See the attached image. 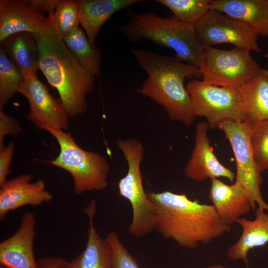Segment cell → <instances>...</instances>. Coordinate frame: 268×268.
Listing matches in <instances>:
<instances>
[{"mask_svg": "<svg viewBox=\"0 0 268 268\" xmlns=\"http://www.w3.org/2000/svg\"><path fill=\"white\" fill-rule=\"evenodd\" d=\"M147 195L157 209L154 230L182 247L196 248L199 243H210L231 230L213 205L191 200L185 194L165 191Z\"/></svg>", "mask_w": 268, "mask_h": 268, "instance_id": "cell-1", "label": "cell"}, {"mask_svg": "<svg viewBox=\"0 0 268 268\" xmlns=\"http://www.w3.org/2000/svg\"><path fill=\"white\" fill-rule=\"evenodd\" d=\"M130 52L147 74L137 92L162 106L170 120L190 126L196 116L184 82L185 79L202 77L201 69L181 62L175 56L134 47Z\"/></svg>", "mask_w": 268, "mask_h": 268, "instance_id": "cell-2", "label": "cell"}, {"mask_svg": "<svg viewBox=\"0 0 268 268\" xmlns=\"http://www.w3.org/2000/svg\"><path fill=\"white\" fill-rule=\"evenodd\" d=\"M35 36L38 46V66L49 83L58 91L68 118L85 113L86 97L95 76L85 69L64 40L54 31Z\"/></svg>", "mask_w": 268, "mask_h": 268, "instance_id": "cell-3", "label": "cell"}, {"mask_svg": "<svg viewBox=\"0 0 268 268\" xmlns=\"http://www.w3.org/2000/svg\"><path fill=\"white\" fill-rule=\"evenodd\" d=\"M116 27L132 43L149 40L174 50L175 57L182 62L199 68L202 66L203 45L198 38L195 24L149 12L132 13L125 24Z\"/></svg>", "mask_w": 268, "mask_h": 268, "instance_id": "cell-4", "label": "cell"}, {"mask_svg": "<svg viewBox=\"0 0 268 268\" xmlns=\"http://www.w3.org/2000/svg\"><path fill=\"white\" fill-rule=\"evenodd\" d=\"M40 129L49 132L59 143V154L49 163L71 175L76 194L100 191L107 188L110 165L104 155L85 150L76 143L69 133L62 129L48 126Z\"/></svg>", "mask_w": 268, "mask_h": 268, "instance_id": "cell-5", "label": "cell"}, {"mask_svg": "<svg viewBox=\"0 0 268 268\" xmlns=\"http://www.w3.org/2000/svg\"><path fill=\"white\" fill-rule=\"evenodd\" d=\"M117 146L128 164L126 175L118 182L119 195L131 203L133 215L129 227L130 234L139 238L154 230L157 212L155 205L144 189L141 172L144 148L137 138L119 139Z\"/></svg>", "mask_w": 268, "mask_h": 268, "instance_id": "cell-6", "label": "cell"}, {"mask_svg": "<svg viewBox=\"0 0 268 268\" xmlns=\"http://www.w3.org/2000/svg\"><path fill=\"white\" fill-rule=\"evenodd\" d=\"M202 80L210 84L239 90L254 80L261 69L250 51L234 47L222 50L203 46Z\"/></svg>", "mask_w": 268, "mask_h": 268, "instance_id": "cell-7", "label": "cell"}, {"mask_svg": "<svg viewBox=\"0 0 268 268\" xmlns=\"http://www.w3.org/2000/svg\"><path fill=\"white\" fill-rule=\"evenodd\" d=\"M186 89L195 116L205 117L209 129L214 130L219 123L226 120L243 122L247 120L239 90L210 84L198 79L189 82Z\"/></svg>", "mask_w": 268, "mask_h": 268, "instance_id": "cell-8", "label": "cell"}, {"mask_svg": "<svg viewBox=\"0 0 268 268\" xmlns=\"http://www.w3.org/2000/svg\"><path fill=\"white\" fill-rule=\"evenodd\" d=\"M217 128L224 132L235 156V182L248 194L253 210L256 209L257 203L259 208L268 211V204L264 200L260 190L262 175L257 169L251 145V122L226 120L219 123Z\"/></svg>", "mask_w": 268, "mask_h": 268, "instance_id": "cell-9", "label": "cell"}, {"mask_svg": "<svg viewBox=\"0 0 268 268\" xmlns=\"http://www.w3.org/2000/svg\"><path fill=\"white\" fill-rule=\"evenodd\" d=\"M203 46L228 43L235 47L260 52L259 34L247 23L220 11L210 9L195 24Z\"/></svg>", "mask_w": 268, "mask_h": 268, "instance_id": "cell-10", "label": "cell"}, {"mask_svg": "<svg viewBox=\"0 0 268 268\" xmlns=\"http://www.w3.org/2000/svg\"><path fill=\"white\" fill-rule=\"evenodd\" d=\"M24 77L18 93L27 99L29 104L27 119L39 129L45 126L66 129L68 117L60 99L53 97L36 74Z\"/></svg>", "mask_w": 268, "mask_h": 268, "instance_id": "cell-11", "label": "cell"}, {"mask_svg": "<svg viewBox=\"0 0 268 268\" xmlns=\"http://www.w3.org/2000/svg\"><path fill=\"white\" fill-rule=\"evenodd\" d=\"M208 129V124L204 122L197 125L194 147L185 166V174L189 179L198 182L223 177L233 182L236 175L214 154L207 136Z\"/></svg>", "mask_w": 268, "mask_h": 268, "instance_id": "cell-12", "label": "cell"}, {"mask_svg": "<svg viewBox=\"0 0 268 268\" xmlns=\"http://www.w3.org/2000/svg\"><path fill=\"white\" fill-rule=\"evenodd\" d=\"M36 220L25 212L18 230L0 243V264L6 268H38L34 253Z\"/></svg>", "mask_w": 268, "mask_h": 268, "instance_id": "cell-13", "label": "cell"}, {"mask_svg": "<svg viewBox=\"0 0 268 268\" xmlns=\"http://www.w3.org/2000/svg\"><path fill=\"white\" fill-rule=\"evenodd\" d=\"M49 31L54 32L49 18L35 11L22 0H0V43L17 33L37 34Z\"/></svg>", "mask_w": 268, "mask_h": 268, "instance_id": "cell-14", "label": "cell"}, {"mask_svg": "<svg viewBox=\"0 0 268 268\" xmlns=\"http://www.w3.org/2000/svg\"><path fill=\"white\" fill-rule=\"evenodd\" d=\"M30 174H22L7 180L0 189V219L10 211L26 205L37 206L50 202L53 197L41 180L31 182Z\"/></svg>", "mask_w": 268, "mask_h": 268, "instance_id": "cell-15", "label": "cell"}, {"mask_svg": "<svg viewBox=\"0 0 268 268\" xmlns=\"http://www.w3.org/2000/svg\"><path fill=\"white\" fill-rule=\"evenodd\" d=\"M210 180L208 198L224 223L231 226L253 210L248 194L239 183L228 185L218 178Z\"/></svg>", "mask_w": 268, "mask_h": 268, "instance_id": "cell-16", "label": "cell"}, {"mask_svg": "<svg viewBox=\"0 0 268 268\" xmlns=\"http://www.w3.org/2000/svg\"><path fill=\"white\" fill-rule=\"evenodd\" d=\"M96 202L92 200L85 208L88 217L87 240L83 251L76 258L67 261L60 268H112L110 246L98 233L94 225Z\"/></svg>", "mask_w": 268, "mask_h": 268, "instance_id": "cell-17", "label": "cell"}, {"mask_svg": "<svg viewBox=\"0 0 268 268\" xmlns=\"http://www.w3.org/2000/svg\"><path fill=\"white\" fill-rule=\"evenodd\" d=\"M142 0H78L79 23L89 42L96 47L95 39L104 23L118 11L143 2Z\"/></svg>", "mask_w": 268, "mask_h": 268, "instance_id": "cell-18", "label": "cell"}, {"mask_svg": "<svg viewBox=\"0 0 268 268\" xmlns=\"http://www.w3.org/2000/svg\"><path fill=\"white\" fill-rule=\"evenodd\" d=\"M237 223L242 227V233L237 242L228 248L227 257L231 261L242 260L248 268V252L268 243V211L258 207L255 219L240 218Z\"/></svg>", "mask_w": 268, "mask_h": 268, "instance_id": "cell-19", "label": "cell"}, {"mask_svg": "<svg viewBox=\"0 0 268 268\" xmlns=\"http://www.w3.org/2000/svg\"><path fill=\"white\" fill-rule=\"evenodd\" d=\"M211 9L242 21L268 37V0H211Z\"/></svg>", "mask_w": 268, "mask_h": 268, "instance_id": "cell-20", "label": "cell"}, {"mask_svg": "<svg viewBox=\"0 0 268 268\" xmlns=\"http://www.w3.org/2000/svg\"><path fill=\"white\" fill-rule=\"evenodd\" d=\"M0 47L23 76L36 74L39 69L38 46L33 33L19 32L11 35L0 42Z\"/></svg>", "mask_w": 268, "mask_h": 268, "instance_id": "cell-21", "label": "cell"}, {"mask_svg": "<svg viewBox=\"0 0 268 268\" xmlns=\"http://www.w3.org/2000/svg\"><path fill=\"white\" fill-rule=\"evenodd\" d=\"M240 91L247 120L257 122L268 119V70L261 68L258 76Z\"/></svg>", "mask_w": 268, "mask_h": 268, "instance_id": "cell-22", "label": "cell"}, {"mask_svg": "<svg viewBox=\"0 0 268 268\" xmlns=\"http://www.w3.org/2000/svg\"><path fill=\"white\" fill-rule=\"evenodd\" d=\"M63 40L85 69L95 76L99 75L101 52L92 46L82 28L76 27Z\"/></svg>", "mask_w": 268, "mask_h": 268, "instance_id": "cell-23", "label": "cell"}, {"mask_svg": "<svg viewBox=\"0 0 268 268\" xmlns=\"http://www.w3.org/2000/svg\"><path fill=\"white\" fill-rule=\"evenodd\" d=\"M20 70L9 60L0 47V109L13 97L24 81Z\"/></svg>", "mask_w": 268, "mask_h": 268, "instance_id": "cell-24", "label": "cell"}, {"mask_svg": "<svg viewBox=\"0 0 268 268\" xmlns=\"http://www.w3.org/2000/svg\"><path fill=\"white\" fill-rule=\"evenodd\" d=\"M168 7L177 19L192 24L199 21L211 9V0H156Z\"/></svg>", "mask_w": 268, "mask_h": 268, "instance_id": "cell-25", "label": "cell"}, {"mask_svg": "<svg viewBox=\"0 0 268 268\" xmlns=\"http://www.w3.org/2000/svg\"><path fill=\"white\" fill-rule=\"evenodd\" d=\"M55 33L63 39L79 26L77 0H59L54 12L48 14Z\"/></svg>", "mask_w": 268, "mask_h": 268, "instance_id": "cell-26", "label": "cell"}, {"mask_svg": "<svg viewBox=\"0 0 268 268\" xmlns=\"http://www.w3.org/2000/svg\"><path fill=\"white\" fill-rule=\"evenodd\" d=\"M251 122V145L257 169L261 174L268 169V119Z\"/></svg>", "mask_w": 268, "mask_h": 268, "instance_id": "cell-27", "label": "cell"}, {"mask_svg": "<svg viewBox=\"0 0 268 268\" xmlns=\"http://www.w3.org/2000/svg\"><path fill=\"white\" fill-rule=\"evenodd\" d=\"M105 239L112 250V268H139L136 261L122 243L115 231L108 233Z\"/></svg>", "mask_w": 268, "mask_h": 268, "instance_id": "cell-28", "label": "cell"}, {"mask_svg": "<svg viewBox=\"0 0 268 268\" xmlns=\"http://www.w3.org/2000/svg\"><path fill=\"white\" fill-rule=\"evenodd\" d=\"M21 131L18 122L0 109V149L4 147L3 140L6 135H17Z\"/></svg>", "mask_w": 268, "mask_h": 268, "instance_id": "cell-29", "label": "cell"}, {"mask_svg": "<svg viewBox=\"0 0 268 268\" xmlns=\"http://www.w3.org/2000/svg\"><path fill=\"white\" fill-rule=\"evenodd\" d=\"M14 152V145L13 142L0 149V187L7 180V177L10 172V165Z\"/></svg>", "mask_w": 268, "mask_h": 268, "instance_id": "cell-30", "label": "cell"}, {"mask_svg": "<svg viewBox=\"0 0 268 268\" xmlns=\"http://www.w3.org/2000/svg\"><path fill=\"white\" fill-rule=\"evenodd\" d=\"M27 6L35 11L43 14L53 13L59 0H22Z\"/></svg>", "mask_w": 268, "mask_h": 268, "instance_id": "cell-31", "label": "cell"}, {"mask_svg": "<svg viewBox=\"0 0 268 268\" xmlns=\"http://www.w3.org/2000/svg\"><path fill=\"white\" fill-rule=\"evenodd\" d=\"M60 257L42 258L37 261L38 268H60L66 262Z\"/></svg>", "mask_w": 268, "mask_h": 268, "instance_id": "cell-32", "label": "cell"}, {"mask_svg": "<svg viewBox=\"0 0 268 268\" xmlns=\"http://www.w3.org/2000/svg\"><path fill=\"white\" fill-rule=\"evenodd\" d=\"M205 268H230L220 265H214Z\"/></svg>", "mask_w": 268, "mask_h": 268, "instance_id": "cell-33", "label": "cell"}, {"mask_svg": "<svg viewBox=\"0 0 268 268\" xmlns=\"http://www.w3.org/2000/svg\"><path fill=\"white\" fill-rule=\"evenodd\" d=\"M0 268H6L0 265Z\"/></svg>", "mask_w": 268, "mask_h": 268, "instance_id": "cell-34", "label": "cell"}]
</instances>
